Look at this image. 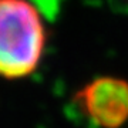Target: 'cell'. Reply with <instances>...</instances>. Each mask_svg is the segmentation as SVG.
<instances>
[{
  "label": "cell",
  "instance_id": "2",
  "mask_svg": "<svg viewBox=\"0 0 128 128\" xmlns=\"http://www.w3.org/2000/svg\"><path fill=\"white\" fill-rule=\"evenodd\" d=\"M76 104L101 128H120L128 120V81L117 77H100L80 90Z\"/></svg>",
  "mask_w": 128,
  "mask_h": 128
},
{
  "label": "cell",
  "instance_id": "1",
  "mask_svg": "<svg viewBox=\"0 0 128 128\" xmlns=\"http://www.w3.org/2000/svg\"><path fill=\"white\" fill-rule=\"evenodd\" d=\"M46 44L37 9L27 0H0V76L22 78L36 70Z\"/></svg>",
  "mask_w": 128,
  "mask_h": 128
}]
</instances>
